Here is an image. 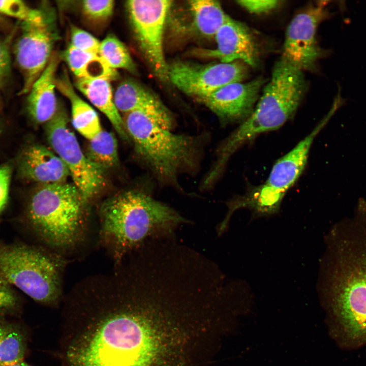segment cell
<instances>
[{"instance_id":"e0dca14e","label":"cell","mask_w":366,"mask_h":366,"mask_svg":"<svg viewBox=\"0 0 366 366\" xmlns=\"http://www.w3.org/2000/svg\"><path fill=\"white\" fill-rule=\"evenodd\" d=\"M59 56L52 53L44 70L33 84L28 92L27 110L34 122L47 123L58 110L55 96V73Z\"/></svg>"},{"instance_id":"d6a6232c","label":"cell","mask_w":366,"mask_h":366,"mask_svg":"<svg viewBox=\"0 0 366 366\" xmlns=\"http://www.w3.org/2000/svg\"><path fill=\"white\" fill-rule=\"evenodd\" d=\"M3 126L2 123L0 121V133L1 132V131L3 130Z\"/></svg>"},{"instance_id":"44dd1931","label":"cell","mask_w":366,"mask_h":366,"mask_svg":"<svg viewBox=\"0 0 366 366\" xmlns=\"http://www.w3.org/2000/svg\"><path fill=\"white\" fill-rule=\"evenodd\" d=\"M188 5L193 27L206 38L215 37L228 17L217 1L192 0Z\"/></svg>"},{"instance_id":"4316f807","label":"cell","mask_w":366,"mask_h":366,"mask_svg":"<svg viewBox=\"0 0 366 366\" xmlns=\"http://www.w3.org/2000/svg\"><path fill=\"white\" fill-rule=\"evenodd\" d=\"M71 44L82 51L99 55L100 42L87 32L77 27H71Z\"/></svg>"},{"instance_id":"7a4b0ae2","label":"cell","mask_w":366,"mask_h":366,"mask_svg":"<svg viewBox=\"0 0 366 366\" xmlns=\"http://www.w3.org/2000/svg\"><path fill=\"white\" fill-rule=\"evenodd\" d=\"M85 205L74 184L42 185L27 201L21 225L51 248H73L85 230Z\"/></svg>"},{"instance_id":"83f0119b","label":"cell","mask_w":366,"mask_h":366,"mask_svg":"<svg viewBox=\"0 0 366 366\" xmlns=\"http://www.w3.org/2000/svg\"><path fill=\"white\" fill-rule=\"evenodd\" d=\"M20 298L16 289L0 279V317L19 309Z\"/></svg>"},{"instance_id":"277c9868","label":"cell","mask_w":366,"mask_h":366,"mask_svg":"<svg viewBox=\"0 0 366 366\" xmlns=\"http://www.w3.org/2000/svg\"><path fill=\"white\" fill-rule=\"evenodd\" d=\"M123 119L135 152L159 181L178 187L179 175L197 166L202 144L199 135L174 133L141 110L124 114Z\"/></svg>"},{"instance_id":"8992f818","label":"cell","mask_w":366,"mask_h":366,"mask_svg":"<svg viewBox=\"0 0 366 366\" xmlns=\"http://www.w3.org/2000/svg\"><path fill=\"white\" fill-rule=\"evenodd\" d=\"M63 265L41 247L0 240V279L37 302L49 305L59 299Z\"/></svg>"},{"instance_id":"d6986e66","label":"cell","mask_w":366,"mask_h":366,"mask_svg":"<svg viewBox=\"0 0 366 366\" xmlns=\"http://www.w3.org/2000/svg\"><path fill=\"white\" fill-rule=\"evenodd\" d=\"M56 88L70 101L74 128L88 140L102 130L97 112L76 93L66 72L55 79Z\"/></svg>"},{"instance_id":"9c48e42d","label":"cell","mask_w":366,"mask_h":366,"mask_svg":"<svg viewBox=\"0 0 366 366\" xmlns=\"http://www.w3.org/2000/svg\"><path fill=\"white\" fill-rule=\"evenodd\" d=\"M173 1H128L126 7L130 23L143 56L156 77L168 82L163 38L165 23Z\"/></svg>"},{"instance_id":"1f68e13d","label":"cell","mask_w":366,"mask_h":366,"mask_svg":"<svg viewBox=\"0 0 366 366\" xmlns=\"http://www.w3.org/2000/svg\"><path fill=\"white\" fill-rule=\"evenodd\" d=\"M10 366H31V365L28 364L27 363L24 362L23 361H21V362H19V363H18L15 364H13V365H10Z\"/></svg>"},{"instance_id":"5bb4252c","label":"cell","mask_w":366,"mask_h":366,"mask_svg":"<svg viewBox=\"0 0 366 366\" xmlns=\"http://www.w3.org/2000/svg\"><path fill=\"white\" fill-rule=\"evenodd\" d=\"M216 49L208 55L229 63L240 61L251 67L259 62L260 52L257 41L248 27L229 16L215 36Z\"/></svg>"},{"instance_id":"7c38bea8","label":"cell","mask_w":366,"mask_h":366,"mask_svg":"<svg viewBox=\"0 0 366 366\" xmlns=\"http://www.w3.org/2000/svg\"><path fill=\"white\" fill-rule=\"evenodd\" d=\"M326 15L322 2L296 14L287 28L281 57L302 71L313 70L321 55L316 32Z\"/></svg>"},{"instance_id":"3957f363","label":"cell","mask_w":366,"mask_h":366,"mask_svg":"<svg viewBox=\"0 0 366 366\" xmlns=\"http://www.w3.org/2000/svg\"><path fill=\"white\" fill-rule=\"evenodd\" d=\"M100 211L101 234L116 260L156 229L183 221L166 204L134 190L109 197Z\"/></svg>"},{"instance_id":"836d02e7","label":"cell","mask_w":366,"mask_h":366,"mask_svg":"<svg viewBox=\"0 0 366 366\" xmlns=\"http://www.w3.org/2000/svg\"><path fill=\"white\" fill-rule=\"evenodd\" d=\"M2 79H3V78L0 77V85H1V83Z\"/></svg>"},{"instance_id":"4fadbf2b","label":"cell","mask_w":366,"mask_h":366,"mask_svg":"<svg viewBox=\"0 0 366 366\" xmlns=\"http://www.w3.org/2000/svg\"><path fill=\"white\" fill-rule=\"evenodd\" d=\"M264 81L258 78L246 83H229L198 100L223 125L243 121L253 112Z\"/></svg>"},{"instance_id":"cb8c5ba5","label":"cell","mask_w":366,"mask_h":366,"mask_svg":"<svg viewBox=\"0 0 366 366\" xmlns=\"http://www.w3.org/2000/svg\"><path fill=\"white\" fill-rule=\"evenodd\" d=\"M99 55L113 69H123L133 73L136 71L128 49L113 35H108L100 42Z\"/></svg>"},{"instance_id":"5b68a950","label":"cell","mask_w":366,"mask_h":366,"mask_svg":"<svg viewBox=\"0 0 366 366\" xmlns=\"http://www.w3.org/2000/svg\"><path fill=\"white\" fill-rule=\"evenodd\" d=\"M306 86L302 71L281 58L274 65L271 78L252 114L219 147L217 160L226 164L242 145L283 126L296 112Z\"/></svg>"},{"instance_id":"ba28073f","label":"cell","mask_w":366,"mask_h":366,"mask_svg":"<svg viewBox=\"0 0 366 366\" xmlns=\"http://www.w3.org/2000/svg\"><path fill=\"white\" fill-rule=\"evenodd\" d=\"M59 37L56 15L51 8L45 7L36 19L22 22L21 33L14 48L23 78L20 94L28 93L44 70Z\"/></svg>"},{"instance_id":"d4e9b609","label":"cell","mask_w":366,"mask_h":366,"mask_svg":"<svg viewBox=\"0 0 366 366\" xmlns=\"http://www.w3.org/2000/svg\"><path fill=\"white\" fill-rule=\"evenodd\" d=\"M42 9H33L19 0H0V14L17 18L23 22L37 19Z\"/></svg>"},{"instance_id":"52a82bcc","label":"cell","mask_w":366,"mask_h":366,"mask_svg":"<svg viewBox=\"0 0 366 366\" xmlns=\"http://www.w3.org/2000/svg\"><path fill=\"white\" fill-rule=\"evenodd\" d=\"M338 108L337 105H333L327 114L312 132L277 161L265 183L230 203L229 210L233 212L238 208L247 207L252 212L253 218L278 213L287 192L305 168L314 140Z\"/></svg>"},{"instance_id":"e575fe53","label":"cell","mask_w":366,"mask_h":366,"mask_svg":"<svg viewBox=\"0 0 366 366\" xmlns=\"http://www.w3.org/2000/svg\"><path fill=\"white\" fill-rule=\"evenodd\" d=\"M1 15H1V14H0V19H1Z\"/></svg>"},{"instance_id":"30bf717a","label":"cell","mask_w":366,"mask_h":366,"mask_svg":"<svg viewBox=\"0 0 366 366\" xmlns=\"http://www.w3.org/2000/svg\"><path fill=\"white\" fill-rule=\"evenodd\" d=\"M67 118L65 111L58 109L46 123V136L54 152L68 168L85 204L101 187L104 171L92 164L81 150L75 134L68 127Z\"/></svg>"},{"instance_id":"6da1fadb","label":"cell","mask_w":366,"mask_h":366,"mask_svg":"<svg viewBox=\"0 0 366 366\" xmlns=\"http://www.w3.org/2000/svg\"><path fill=\"white\" fill-rule=\"evenodd\" d=\"M80 288L85 319L67 344L68 366H147L144 285L116 272Z\"/></svg>"},{"instance_id":"ffe728a7","label":"cell","mask_w":366,"mask_h":366,"mask_svg":"<svg viewBox=\"0 0 366 366\" xmlns=\"http://www.w3.org/2000/svg\"><path fill=\"white\" fill-rule=\"evenodd\" d=\"M63 57L72 72L78 78L105 79L113 80L118 77L112 69L98 54L78 49L70 45Z\"/></svg>"},{"instance_id":"2e32d148","label":"cell","mask_w":366,"mask_h":366,"mask_svg":"<svg viewBox=\"0 0 366 366\" xmlns=\"http://www.w3.org/2000/svg\"><path fill=\"white\" fill-rule=\"evenodd\" d=\"M19 167L22 177L42 185L65 182L70 176L68 168L54 151L38 144L25 148Z\"/></svg>"},{"instance_id":"ac0fdd59","label":"cell","mask_w":366,"mask_h":366,"mask_svg":"<svg viewBox=\"0 0 366 366\" xmlns=\"http://www.w3.org/2000/svg\"><path fill=\"white\" fill-rule=\"evenodd\" d=\"M110 81L105 79L78 78L76 87L108 119L119 136L128 140L123 119L113 99Z\"/></svg>"},{"instance_id":"f546056e","label":"cell","mask_w":366,"mask_h":366,"mask_svg":"<svg viewBox=\"0 0 366 366\" xmlns=\"http://www.w3.org/2000/svg\"><path fill=\"white\" fill-rule=\"evenodd\" d=\"M11 172L10 165L5 164L0 165V217L6 208L9 200Z\"/></svg>"},{"instance_id":"603a6c76","label":"cell","mask_w":366,"mask_h":366,"mask_svg":"<svg viewBox=\"0 0 366 366\" xmlns=\"http://www.w3.org/2000/svg\"><path fill=\"white\" fill-rule=\"evenodd\" d=\"M88 141L85 155L92 164L103 171L117 165V141L113 133L102 130Z\"/></svg>"},{"instance_id":"8fae6325","label":"cell","mask_w":366,"mask_h":366,"mask_svg":"<svg viewBox=\"0 0 366 366\" xmlns=\"http://www.w3.org/2000/svg\"><path fill=\"white\" fill-rule=\"evenodd\" d=\"M168 74L180 91L199 100L226 84L241 82L248 70L240 61L200 64L178 60L168 65Z\"/></svg>"},{"instance_id":"f1b7e54d","label":"cell","mask_w":366,"mask_h":366,"mask_svg":"<svg viewBox=\"0 0 366 366\" xmlns=\"http://www.w3.org/2000/svg\"><path fill=\"white\" fill-rule=\"evenodd\" d=\"M282 1L278 0H239L237 4L249 12L261 14L267 13L277 9Z\"/></svg>"},{"instance_id":"9a60e30c","label":"cell","mask_w":366,"mask_h":366,"mask_svg":"<svg viewBox=\"0 0 366 366\" xmlns=\"http://www.w3.org/2000/svg\"><path fill=\"white\" fill-rule=\"evenodd\" d=\"M113 99L119 113L141 110L163 128L171 130L174 126L172 114L162 101L136 81L128 80L121 82L113 94Z\"/></svg>"},{"instance_id":"4dcf8cb0","label":"cell","mask_w":366,"mask_h":366,"mask_svg":"<svg viewBox=\"0 0 366 366\" xmlns=\"http://www.w3.org/2000/svg\"><path fill=\"white\" fill-rule=\"evenodd\" d=\"M10 67V55L7 48L0 42V77L3 78L9 73Z\"/></svg>"},{"instance_id":"484cf974","label":"cell","mask_w":366,"mask_h":366,"mask_svg":"<svg viewBox=\"0 0 366 366\" xmlns=\"http://www.w3.org/2000/svg\"><path fill=\"white\" fill-rule=\"evenodd\" d=\"M114 2L112 0L84 1L82 10L84 14L94 20H105L113 13Z\"/></svg>"},{"instance_id":"7402d4cb","label":"cell","mask_w":366,"mask_h":366,"mask_svg":"<svg viewBox=\"0 0 366 366\" xmlns=\"http://www.w3.org/2000/svg\"><path fill=\"white\" fill-rule=\"evenodd\" d=\"M26 350V338L20 327L0 319V366L23 361Z\"/></svg>"}]
</instances>
